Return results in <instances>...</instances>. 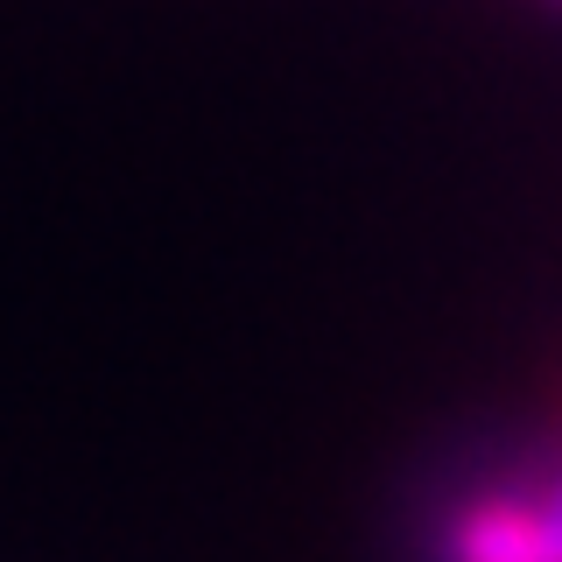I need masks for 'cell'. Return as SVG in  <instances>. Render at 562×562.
I'll return each instance as SVG.
<instances>
[{"label":"cell","mask_w":562,"mask_h":562,"mask_svg":"<svg viewBox=\"0 0 562 562\" xmlns=\"http://www.w3.org/2000/svg\"><path fill=\"white\" fill-rule=\"evenodd\" d=\"M436 562H562V450L499 464L457 492Z\"/></svg>","instance_id":"cell-1"}]
</instances>
